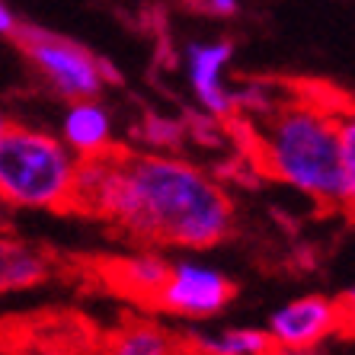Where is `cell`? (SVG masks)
I'll list each match as a JSON object with an SVG mask.
<instances>
[{"mask_svg": "<svg viewBox=\"0 0 355 355\" xmlns=\"http://www.w3.org/2000/svg\"><path fill=\"white\" fill-rule=\"evenodd\" d=\"M166 266H170V259L160 253V247H144L138 253L119 257L116 263L109 266V285L116 291H122L125 297L150 307L157 288L164 285Z\"/></svg>", "mask_w": 355, "mask_h": 355, "instance_id": "obj_9", "label": "cell"}, {"mask_svg": "<svg viewBox=\"0 0 355 355\" xmlns=\"http://www.w3.org/2000/svg\"><path fill=\"white\" fill-rule=\"evenodd\" d=\"M234 282L215 266L196 259H170L164 285L157 288L150 307L182 320H211L234 301Z\"/></svg>", "mask_w": 355, "mask_h": 355, "instance_id": "obj_5", "label": "cell"}, {"mask_svg": "<svg viewBox=\"0 0 355 355\" xmlns=\"http://www.w3.org/2000/svg\"><path fill=\"white\" fill-rule=\"evenodd\" d=\"M58 138L64 141V148L74 154L77 160L99 157L106 150L116 148V122L109 106L99 103V96L90 99H74L67 103L64 116H61V132Z\"/></svg>", "mask_w": 355, "mask_h": 355, "instance_id": "obj_8", "label": "cell"}, {"mask_svg": "<svg viewBox=\"0 0 355 355\" xmlns=\"http://www.w3.org/2000/svg\"><path fill=\"white\" fill-rule=\"evenodd\" d=\"M0 355H10V352H3V349H0Z\"/></svg>", "mask_w": 355, "mask_h": 355, "instance_id": "obj_18", "label": "cell"}, {"mask_svg": "<svg viewBox=\"0 0 355 355\" xmlns=\"http://www.w3.org/2000/svg\"><path fill=\"white\" fill-rule=\"evenodd\" d=\"M346 116V106H323L314 96L275 103L257 116L253 141L259 166L317 205L352 211L355 164L343 157Z\"/></svg>", "mask_w": 355, "mask_h": 355, "instance_id": "obj_2", "label": "cell"}, {"mask_svg": "<svg viewBox=\"0 0 355 355\" xmlns=\"http://www.w3.org/2000/svg\"><path fill=\"white\" fill-rule=\"evenodd\" d=\"M49 257L26 240L0 234V295L29 291L49 279Z\"/></svg>", "mask_w": 355, "mask_h": 355, "instance_id": "obj_10", "label": "cell"}, {"mask_svg": "<svg viewBox=\"0 0 355 355\" xmlns=\"http://www.w3.org/2000/svg\"><path fill=\"white\" fill-rule=\"evenodd\" d=\"M74 208L144 247L211 250L234 231V202L211 173L164 150H106L77 164Z\"/></svg>", "mask_w": 355, "mask_h": 355, "instance_id": "obj_1", "label": "cell"}, {"mask_svg": "<svg viewBox=\"0 0 355 355\" xmlns=\"http://www.w3.org/2000/svg\"><path fill=\"white\" fill-rule=\"evenodd\" d=\"M186 346L170 330L148 320H132L119 327L106 339V352L103 355H182Z\"/></svg>", "mask_w": 355, "mask_h": 355, "instance_id": "obj_11", "label": "cell"}, {"mask_svg": "<svg viewBox=\"0 0 355 355\" xmlns=\"http://www.w3.org/2000/svg\"><path fill=\"white\" fill-rule=\"evenodd\" d=\"M3 128H7V119H3V112H0V135H3Z\"/></svg>", "mask_w": 355, "mask_h": 355, "instance_id": "obj_17", "label": "cell"}, {"mask_svg": "<svg viewBox=\"0 0 355 355\" xmlns=\"http://www.w3.org/2000/svg\"><path fill=\"white\" fill-rule=\"evenodd\" d=\"M349 307L327 295H301L269 317V336L279 349L317 352L330 336L346 330Z\"/></svg>", "mask_w": 355, "mask_h": 355, "instance_id": "obj_6", "label": "cell"}, {"mask_svg": "<svg viewBox=\"0 0 355 355\" xmlns=\"http://www.w3.org/2000/svg\"><path fill=\"white\" fill-rule=\"evenodd\" d=\"M26 355H64V352H61V349L45 346V349H33V352H26Z\"/></svg>", "mask_w": 355, "mask_h": 355, "instance_id": "obj_16", "label": "cell"}, {"mask_svg": "<svg viewBox=\"0 0 355 355\" xmlns=\"http://www.w3.org/2000/svg\"><path fill=\"white\" fill-rule=\"evenodd\" d=\"M269 355H317V352H297V349H279V346H272V352Z\"/></svg>", "mask_w": 355, "mask_h": 355, "instance_id": "obj_15", "label": "cell"}, {"mask_svg": "<svg viewBox=\"0 0 355 355\" xmlns=\"http://www.w3.org/2000/svg\"><path fill=\"white\" fill-rule=\"evenodd\" d=\"M202 7L211 13V17H221V19H231L240 13V0H202Z\"/></svg>", "mask_w": 355, "mask_h": 355, "instance_id": "obj_13", "label": "cell"}, {"mask_svg": "<svg viewBox=\"0 0 355 355\" xmlns=\"http://www.w3.org/2000/svg\"><path fill=\"white\" fill-rule=\"evenodd\" d=\"M234 61V45L227 39L189 42L182 51V74L192 96L211 119H234V93L227 90V67Z\"/></svg>", "mask_w": 355, "mask_h": 355, "instance_id": "obj_7", "label": "cell"}, {"mask_svg": "<svg viewBox=\"0 0 355 355\" xmlns=\"http://www.w3.org/2000/svg\"><path fill=\"white\" fill-rule=\"evenodd\" d=\"M192 349L198 355H269L272 336L263 327H227L215 333H196Z\"/></svg>", "mask_w": 355, "mask_h": 355, "instance_id": "obj_12", "label": "cell"}, {"mask_svg": "<svg viewBox=\"0 0 355 355\" xmlns=\"http://www.w3.org/2000/svg\"><path fill=\"white\" fill-rule=\"evenodd\" d=\"M77 164L58 135L7 122L0 135V202L26 211H67L74 208Z\"/></svg>", "mask_w": 355, "mask_h": 355, "instance_id": "obj_3", "label": "cell"}, {"mask_svg": "<svg viewBox=\"0 0 355 355\" xmlns=\"http://www.w3.org/2000/svg\"><path fill=\"white\" fill-rule=\"evenodd\" d=\"M13 42L19 45L26 61L39 71L42 80L49 83V90L58 93L67 103L99 96L106 80L119 83V74L112 71V64L96 58L90 49L77 45L74 39L55 35L49 29H42V26L19 23Z\"/></svg>", "mask_w": 355, "mask_h": 355, "instance_id": "obj_4", "label": "cell"}, {"mask_svg": "<svg viewBox=\"0 0 355 355\" xmlns=\"http://www.w3.org/2000/svg\"><path fill=\"white\" fill-rule=\"evenodd\" d=\"M17 29H19V17L10 10L7 0H0V35H3V39H13Z\"/></svg>", "mask_w": 355, "mask_h": 355, "instance_id": "obj_14", "label": "cell"}]
</instances>
